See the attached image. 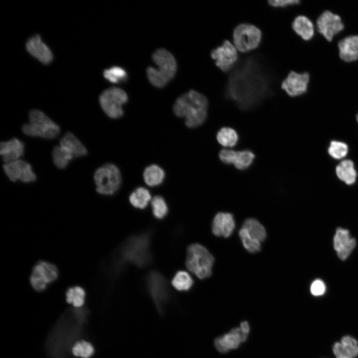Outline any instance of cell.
<instances>
[{
	"label": "cell",
	"mask_w": 358,
	"mask_h": 358,
	"mask_svg": "<svg viewBox=\"0 0 358 358\" xmlns=\"http://www.w3.org/2000/svg\"><path fill=\"white\" fill-rule=\"evenodd\" d=\"M272 75L259 58L248 57L230 73L225 96L241 110H250L272 94Z\"/></svg>",
	"instance_id": "1"
},
{
	"label": "cell",
	"mask_w": 358,
	"mask_h": 358,
	"mask_svg": "<svg viewBox=\"0 0 358 358\" xmlns=\"http://www.w3.org/2000/svg\"><path fill=\"white\" fill-rule=\"evenodd\" d=\"M207 98L194 90H190L176 100L173 111L178 117H184L189 128H195L203 124L207 116Z\"/></svg>",
	"instance_id": "2"
},
{
	"label": "cell",
	"mask_w": 358,
	"mask_h": 358,
	"mask_svg": "<svg viewBox=\"0 0 358 358\" xmlns=\"http://www.w3.org/2000/svg\"><path fill=\"white\" fill-rule=\"evenodd\" d=\"M120 259L122 264L139 267L147 265L151 260L149 234L145 233L128 238L121 248Z\"/></svg>",
	"instance_id": "3"
},
{
	"label": "cell",
	"mask_w": 358,
	"mask_h": 358,
	"mask_svg": "<svg viewBox=\"0 0 358 358\" xmlns=\"http://www.w3.org/2000/svg\"><path fill=\"white\" fill-rule=\"evenodd\" d=\"M152 60L157 67H148L147 77L154 87L163 88L175 75L176 60L171 53L164 48L157 50L152 55Z\"/></svg>",
	"instance_id": "4"
},
{
	"label": "cell",
	"mask_w": 358,
	"mask_h": 358,
	"mask_svg": "<svg viewBox=\"0 0 358 358\" xmlns=\"http://www.w3.org/2000/svg\"><path fill=\"white\" fill-rule=\"evenodd\" d=\"M22 131L28 136L52 139L59 135L60 127L43 112L34 109L29 112L28 122Z\"/></svg>",
	"instance_id": "5"
},
{
	"label": "cell",
	"mask_w": 358,
	"mask_h": 358,
	"mask_svg": "<svg viewBox=\"0 0 358 358\" xmlns=\"http://www.w3.org/2000/svg\"><path fill=\"white\" fill-rule=\"evenodd\" d=\"M214 262L213 256L202 245L193 244L188 247L186 266L198 278L203 279L209 277Z\"/></svg>",
	"instance_id": "6"
},
{
	"label": "cell",
	"mask_w": 358,
	"mask_h": 358,
	"mask_svg": "<svg viewBox=\"0 0 358 358\" xmlns=\"http://www.w3.org/2000/svg\"><path fill=\"white\" fill-rule=\"evenodd\" d=\"M93 179L96 192L101 195L114 194L121 183L119 169L111 163L105 164L96 169L93 175Z\"/></svg>",
	"instance_id": "7"
},
{
	"label": "cell",
	"mask_w": 358,
	"mask_h": 358,
	"mask_svg": "<svg viewBox=\"0 0 358 358\" xmlns=\"http://www.w3.org/2000/svg\"><path fill=\"white\" fill-rule=\"evenodd\" d=\"M261 30L256 26L241 23L234 29L233 42L235 47L241 52H247L257 48L262 40Z\"/></svg>",
	"instance_id": "8"
},
{
	"label": "cell",
	"mask_w": 358,
	"mask_h": 358,
	"mask_svg": "<svg viewBox=\"0 0 358 358\" xmlns=\"http://www.w3.org/2000/svg\"><path fill=\"white\" fill-rule=\"evenodd\" d=\"M59 275V271L54 264L46 261H39L33 266L29 277V282L35 290H45Z\"/></svg>",
	"instance_id": "9"
},
{
	"label": "cell",
	"mask_w": 358,
	"mask_h": 358,
	"mask_svg": "<svg viewBox=\"0 0 358 358\" xmlns=\"http://www.w3.org/2000/svg\"><path fill=\"white\" fill-rule=\"evenodd\" d=\"M128 100L126 93L116 87L103 91L99 96V103L103 111L110 118L116 119L123 114L122 106Z\"/></svg>",
	"instance_id": "10"
},
{
	"label": "cell",
	"mask_w": 358,
	"mask_h": 358,
	"mask_svg": "<svg viewBox=\"0 0 358 358\" xmlns=\"http://www.w3.org/2000/svg\"><path fill=\"white\" fill-rule=\"evenodd\" d=\"M211 56L216 66L224 72L231 70L238 59L236 48L227 40L212 50Z\"/></svg>",
	"instance_id": "11"
},
{
	"label": "cell",
	"mask_w": 358,
	"mask_h": 358,
	"mask_svg": "<svg viewBox=\"0 0 358 358\" xmlns=\"http://www.w3.org/2000/svg\"><path fill=\"white\" fill-rule=\"evenodd\" d=\"M4 173L11 181L19 180L24 183L35 181L36 176L28 162L19 159L8 163H3Z\"/></svg>",
	"instance_id": "12"
},
{
	"label": "cell",
	"mask_w": 358,
	"mask_h": 358,
	"mask_svg": "<svg viewBox=\"0 0 358 358\" xmlns=\"http://www.w3.org/2000/svg\"><path fill=\"white\" fill-rule=\"evenodd\" d=\"M316 24L318 31L329 41L344 28L340 16L328 10L319 16Z\"/></svg>",
	"instance_id": "13"
},
{
	"label": "cell",
	"mask_w": 358,
	"mask_h": 358,
	"mask_svg": "<svg viewBox=\"0 0 358 358\" xmlns=\"http://www.w3.org/2000/svg\"><path fill=\"white\" fill-rule=\"evenodd\" d=\"M309 81L308 73L291 71L282 82L281 87L289 96H299L307 91Z\"/></svg>",
	"instance_id": "14"
},
{
	"label": "cell",
	"mask_w": 358,
	"mask_h": 358,
	"mask_svg": "<svg viewBox=\"0 0 358 358\" xmlns=\"http://www.w3.org/2000/svg\"><path fill=\"white\" fill-rule=\"evenodd\" d=\"M248 333L240 326L234 328L229 333L215 340V347L221 353H226L231 349H236L240 343L246 340Z\"/></svg>",
	"instance_id": "15"
},
{
	"label": "cell",
	"mask_w": 358,
	"mask_h": 358,
	"mask_svg": "<svg viewBox=\"0 0 358 358\" xmlns=\"http://www.w3.org/2000/svg\"><path fill=\"white\" fill-rule=\"evenodd\" d=\"M147 286L151 295L158 305H160L168 295V286L162 274L156 271H151L147 278Z\"/></svg>",
	"instance_id": "16"
},
{
	"label": "cell",
	"mask_w": 358,
	"mask_h": 358,
	"mask_svg": "<svg viewBox=\"0 0 358 358\" xmlns=\"http://www.w3.org/2000/svg\"><path fill=\"white\" fill-rule=\"evenodd\" d=\"M334 248L338 257L346 260L356 247V240L352 238L347 229L339 227L334 237Z\"/></svg>",
	"instance_id": "17"
},
{
	"label": "cell",
	"mask_w": 358,
	"mask_h": 358,
	"mask_svg": "<svg viewBox=\"0 0 358 358\" xmlns=\"http://www.w3.org/2000/svg\"><path fill=\"white\" fill-rule=\"evenodd\" d=\"M235 228V221L232 214L220 212L214 216L212 223V232L217 237L228 238Z\"/></svg>",
	"instance_id": "18"
},
{
	"label": "cell",
	"mask_w": 358,
	"mask_h": 358,
	"mask_svg": "<svg viewBox=\"0 0 358 358\" xmlns=\"http://www.w3.org/2000/svg\"><path fill=\"white\" fill-rule=\"evenodd\" d=\"M25 146L23 142L16 138L0 144V154L4 163H8L20 159L24 153Z\"/></svg>",
	"instance_id": "19"
},
{
	"label": "cell",
	"mask_w": 358,
	"mask_h": 358,
	"mask_svg": "<svg viewBox=\"0 0 358 358\" xmlns=\"http://www.w3.org/2000/svg\"><path fill=\"white\" fill-rule=\"evenodd\" d=\"M26 47L28 52L43 64H49L53 60V55L49 48L43 43L39 35L29 38Z\"/></svg>",
	"instance_id": "20"
},
{
	"label": "cell",
	"mask_w": 358,
	"mask_h": 358,
	"mask_svg": "<svg viewBox=\"0 0 358 358\" xmlns=\"http://www.w3.org/2000/svg\"><path fill=\"white\" fill-rule=\"evenodd\" d=\"M73 157L80 158L87 154V150L80 140L72 133L67 132L60 140L59 144Z\"/></svg>",
	"instance_id": "21"
},
{
	"label": "cell",
	"mask_w": 358,
	"mask_h": 358,
	"mask_svg": "<svg viewBox=\"0 0 358 358\" xmlns=\"http://www.w3.org/2000/svg\"><path fill=\"white\" fill-rule=\"evenodd\" d=\"M340 57L346 62L358 59V35L345 37L338 43Z\"/></svg>",
	"instance_id": "22"
},
{
	"label": "cell",
	"mask_w": 358,
	"mask_h": 358,
	"mask_svg": "<svg viewBox=\"0 0 358 358\" xmlns=\"http://www.w3.org/2000/svg\"><path fill=\"white\" fill-rule=\"evenodd\" d=\"M292 27L294 32L305 40H310L314 33L312 21L304 15H298L295 18Z\"/></svg>",
	"instance_id": "23"
},
{
	"label": "cell",
	"mask_w": 358,
	"mask_h": 358,
	"mask_svg": "<svg viewBox=\"0 0 358 358\" xmlns=\"http://www.w3.org/2000/svg\"><path fill=\"white\" fill-rule=\"evenodd\" d=\"M336 172L338 178L347 184H352L356 180L357 173L353 162L350 160L341 162L336 167Z\"/></svg>",
	"instance_id": "24"
},
{
	"label": "cell",
	"mask_w": 358,
	"mask_h": 358,
	"mask_svg": "<svg viewBox=\"0 0 358 358\" xmlns=\"http://www.w3.org/2000/svg\"><path fill=\"white\" fill-rule=\"evenodd\" d=\"M164 171L157 165L147 167L143 173V178L145 183L149 186H155L162 183L165 179Z\"/></svg>",
	"instance_id": "25"
},
{
	"label": "cell",
	"mask_w": 358,
	"mask_h": 358,
	"mask_svg": "<svg viewBox=\"0 0 358 358\" xmlns=\"http://www.w3.org/2000/svg\"><path fill=\"white\" fill-rule=\"evenodd\" d=\"M242 228L245 229L250 235L260 242L267 237V232L263 225L256 219L248 218L244 222Z\"/></svg>",
	"instance_id": "26"
},
{
	"label": "cell",
	"mask_w": 358,
	"mask_h": 358,
	"mask_svg": "<svg viewBox=\"0 0 358 358\" xmlns=\"http://www.w3.org/2000/svg\"><path fill=\"white\" fill-rule=\"evenodd\" d=\"M218 142L225 147H233L238 142L239 135L235 130L229 127L221 128L217 132Z\"/></svg>",
	"instance_id": "27"
},
{
	"label": "cell",
	"mask_w": 358,
	"mask_h": 358,
	"mask_svg": "<svg viewBox=\"0 0 358 358\" xmlns=\"http://www.w3.org/2000/svg\"><path fill=\"white\" fill-rule=\"evenodd\" d=\"M86 293L83 287L74 286L69 287L66 292V300L76 308L82 307L85 303Z\"/></svg>",
	"instance_id": "28"
},
{
	"label": "cell",
	"mask_w": 358,
	"mask_h": 358,
	"mask_svg": "<svg viewBox=\"0 0 358 358\" xmlns=\"http://www.w3.org/2000/svg\"><path fill=\"white\" fill-rule=\"evenodd\" d=\"M151 199L149 190L142 187L136 188L129 196V201L132 206L139 209L145 208Z\"/></svg>",
	"instance_id": "29"
},
{
	"label": "cell",
	"mask_w": 358,
	"mask_h": 358,
	"mask_svg": "<svg viewBox=\"0 0 358 358\" xmlns=\"http://www.w3.org/2000/svg\"><path fill=\"white\" fill-rule=\"evenodd\" d=\"M52 156L55 165L63 169L67 167L73 157L59 145L55 146L52 150Z\"/></svg>",
	"instance_id": "30"
},
{
	"label": "cell",
	"mask_w": 358,
	"mask_h": 358,
	"mask_svg": "<svg viewBox=\"0 0 358 358\" xmlns=\"http://www.w3.org/2000/svg\"><path fill=\"white\" fill-rule=\"evenodd\" d=\"M172 283L176 289L183 291L189 289L193 281L191 276L187 272L179 271L175 274Z\"/></svg>",
	"instance_id": "31"
},
{
	"label": "cell",
	"mask_w": 358,
	"mask_h": 358,
	"mask_svg": "<svg viewBox=\"0 0 358 358\" xmlns=\"http://www.w3.org/2000/svg\"><path fill=\"white\" fill-rule=\"evenodd\" d=\"M94 348L89 342L85 340L76 342L72 348V353L76 357L89 358L94 353Z\"/></svg>",
	"instance_id": "32"
},
{
	"label": "cell",
	"mask_w": 358,
	"mask_h": 358,
	"mask_svg": "<svg viewBox=\"0 0 358 358\" xmlns=\"http://www.w3.org/2000/svg\"><path fill=\"white\" fill-rule=\"evenodd\" d=\"M239 235L243 246L248 251L255 253L260 251L261 242L252 238L245 229L242 228L239 231Z\"/></svg>",
	"instance_id": "33"
},
{
	"label": "cell",
	"mask_w": 358,
	"mask_h": 358,
	"mask_svg": "<svg viewBox=\"0 0 358 358\" xmlns=\"http://www.w3.org/2000/svg\"><path fill=\"white\" fill-rule=\"evenodd\" d=\"M255 155L254 153L248 150L238 151L237 156L234 166L240 170L249 168L253 163Z\"/></svg>",
	"instance_id": "34"
},
{
	"label": "cell",
	"mask_w": 358,
	"mask_h": 358,
	"mask_svg": "<svg viewBox=\"0 0 358 358\" xmlns=\"http://www.w3.org/2000/svg\"><path fill=\"white\" fill-rule=\"evenodd\" d=\"M103 76L110 82L116 84L126 80L127 74L122 68L115 66L104 70Z\"/></svg>",
	"instance_id": "35"
},
{
	"label": "cell",
	"mask_w": 358,
	"mask_h": 358,
	"mask_svg": "<svg viewBox=\"0 0 358 358\" xmlns=\"http://www.w3.org/2000/svg\"><path fill=\"white\" fill-rule=\"evenodd\" d=\"M153 213L158 219H162L168 211L167 204L165 199L161 196H156L151 200Z\"/></svg>",
	"instance_id": "36"
},
{
	"label": "cell",
	"mask_w": 358,
	"mask_h": 358,
	"mask_svg": "<svg viewBox=\"0 0 358 358\" xmlns=\"http://www.w3.org/2000/svg\"><path fill=\"white\" fill-rule=\"evenodd\" d=\"M328 152L333 158L337 160L341 159L347 155L348 147L344 142L332 141L330 144Z\"/></svg>",
	"instance_id": "37"
},
{
	"label": "cell",
	"mask_w": 358,
	"mask_h": 358,
	"mask_svg": "<svg viewBox=\"0 0 358 358\" xmlns=\"http://www.w3.org/2000/svg\"><path fill=\"white\" fill-rule=\"evenodd\" d=\"M341 343L353 358L358 356V343L355 338L345 336L342 338Z\"/></svg>",
	"instance_id": "38"
},
{
	"label": "cell",
	"mask_w": 358,
	"mask_h": 358,
	"mask_svg": "<svg viewBox=\"0 0 358 358\" xmlns=\"http://www.w3.org/2000/svg\"><path fill=\"white\" fill-rule=\"evenodd\" d=\"M238 151L230 149H222L219 154L221 162L227 165H234L237 156Z\"/></svg>",
	"instance_id": "39"
},
{
	"label": "cell",
	"mask_w": 358,
	"mask_h": 358,
	"mask_svg": "<svg viewBox=\"0 0 358 358\" xmlns=\"http://www.w3.org/2000/svg\"><path fill=\"white\" fill-rule=\"evenodd\" d=\"M326 291V286L323 281L320 279L315 280L311 284L310 292L315 296L324 294Z\"/></svg>",
	"instance_id": "40"
},
{
	"label": "cell",
	"mask_w": 358,
	"mask_h": 358,
	"mask_svg": "<svg viewBox=\"0 0 358 358\" xmlns=\"http://www.w3.org/2000/svg\"><path fill=\"white\" fill-rule=\"evenodd\" d=\"M332 350L336 358H353L341 342L335 343Z\"/></svg>",
	"instance_id": "41"
},
{
	"label": "cell",
	"mask_w": 358,
	"mask_h": 358,
	"mask_svg": "<svg viewBox=\"0 0 358 358\" xmlns=\"http://www.w3.org/2000/svg\"><path fill=\"white\" fill-rule=\"evenodd\" d=\"M300 2L298 0H268V4L274 7H285L288 6L298 4Z\"/></svg>",
	"instance_id": "42"
},
{
	"label": "cell",
	"mask_w": 358,
	"mask_h": 358,
	"mask_svg": "<svg viewBox=\"0 0 358 358\" xmlns=\"http://www.w3.org/2000/svg\"><path fill=\"white\" fill-rule=\"evenodd\" d=\"M357 121L358 122V113L357 115Z\"/></svg>",
	"instance_id": "43"
}]
</instances>
